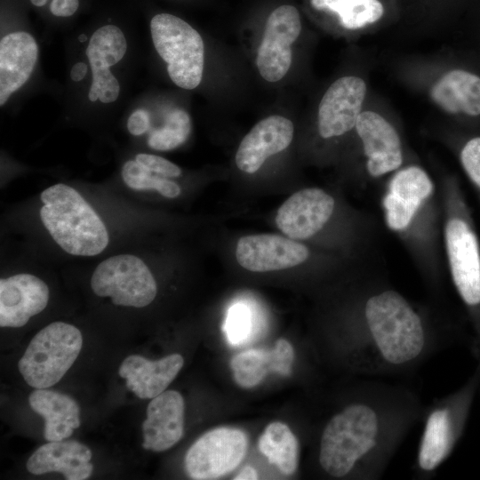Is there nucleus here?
<instances>
[{"instance_id": "nucleus-1", "label": "nucleus", "mask_w": 480, "mask_h": 480, "mask_svg": "<svg viewBox=\"0 0 480 480\" xmlns=\"http://www.w3.org/2000/svg\"><path fill=\"white\" fill-rule=\"evenodd\" d=\"M363 315L367 347L380 363L401 368L416 362L426 351V324L398 292L386 289L370 294Z\"/></svg>"}, {"instance_id": "nucleus-2", "label": "nucleus", "mask_w": 480, "mask_h": 480, "mask_svg": "<svg viewBox=\"0 0 480 480\" xmlns=\"http://www.w3.org/2000/svg\"><path fill=\"white\" fill-rule=\"evenodd\" d=\"M384 418L372 403H354L334 414L325 425L319 446V463L331 476L342 477L383 440Z\"/></svg>"}, {"instance_id": "nucleus-3", "label": "nucleus", "mask_w": 480, "mask_h": 480, "mask_svg": "<svg viewBox=\"0 0 480 480\" xmlns=\"http://www.w3.org/2000/svg\"><path fill=\"white\" fill-rule=\"evenodd\" d=\"M41 220L53 241L67 253L95 256L108 244L107 228L86 200L72 187L58 183L40 195Z\"/></svg>"}, {"instance_id": "nucleus-4", "label": "nucleus", "mask_w": 480, "mask_h": 480, "mask_svg": "<svg viewBox=\"0 0 480 480\" xmlns=\"http://www.w3.org/2000/svg\"><path fill=\"white\" fill-rule=\"evenodd\" d=\"M434 194V183L423 168L409 165L396 171L382 198L388 228L415 243L432 219Z\"/></svg>"}, {"instance_id": "nucleus-5", "label": "nucleus", "mask_w": 480, "mask_h": 480, "mask_svg": "<svg viewBox=\"0 0 480 480\" xmlns=\"http://www.w3.org/2000/svg\"><path fill=\"white\" fill-rule=\"evenodd\" d=\"M83 346L81 332L64 322H53L31 340L18 368L25 381L35 388H47L65 375Z\"/></svg>"}, {"instance_id": "nucleus-6", "label": "nucleus", "mask_w": 480, "mask_h": 480, "mask_svg": "<svg viewBox=\"0 0 480 480\" xmlns=\"http://www.w3.org/2000/svg\"><path fill=\"white\" fill-rule=\"evenodd\" d=\"M151 36L159 56L167 63L172 81L192 90L202 81L204 45L200 34L180 18L160 13L150 22Z\"/></svg>"}, {"instance_id": "nucleus-7", "label": "nucleus", "mask_w": 480, "mask_h": 480, "mask_svg": "<svg viewBox=\"0 0 480 480\" xmlns=\"http://www.w3.org/2000/svg\"><path fill=\"white\" fill-rule=\"evenodd\" d=\"M92 292L116 306L144 308L157 293L156 282L145 262L133 254H117L101 261L91 277Z\"/></svg>"}, {"instance_id": "nucleus-8", "label": "nucleus", "mask_w": 480, "mask_h": 480, "mask_svg": "<svg viewBox=\"0 0 480 480\" xmlns=\"http://www.w3.org/2000/svg\"><path fill=\"white\" fill-rule=\"evenodd\" d=\"M247 436L237 428L220 427L201 436L188 448L185 469L195 480L218 479L233 471L244 460Z\"/></svg>"}, {"instance_id": "nucleus-9", "label": "nucleus", "mask_w": 480, "mask_h": 480, "mask_svg": "<svg viewBox=\"0 0 480 480\" xmlns=\"http://www.w3.org/2000/svg\"><path fill=\"white\" fill-rule=\"evenodd\" d=\"M444 244L453 284L469 306L480 304V251L477 238L466 220L449 215L444 224Z\"/></svg>"}, {"instance_id": "nucleus-10", "label": "nucleus", "mask_w": 480, "mask_h": 480, "mask_svg": "<svg viewBox=\"0 0 480 480\" xmlns=\"http://www.w3.org/2000/svg\"><path fill=\"white\" fill-rule=\"evenodd\" d=\"M300 31V17L294 6L284 4L269 14L257 54V67L266 81L277 82L287 74L292 64L291 45Z\"/></svg>"}, {"instance_id": "nucleus-11", "label": "nucleus", "mask_w": 480, "mask_h": 480, "mask_svg": "<svg viewBox=\"0 0 480 480\" xmlns=\"http://www.w3.org/2000/svg\"><path fill=\"white\" fill-rule=\"evenodd\" d=\"M335 200L325 190L308 188L288 197L278 208L277 228L294 240L308 239L323 230L333 215Z\"/></svg>"}, {"instance_id": "nucleus-12", "label": "nucleus", "mask_w": 480, "mask_h": 480, "mask_svg": "<svg viewBox=\"0 0 480 480\" xmlns=\"http://www.w3.org/2000/svg\"><path fill=\"white\" fill-rule=\"evenodd\" d=\"M366 91L365 82L355 76H342L330 85L317 112V128L322 138L340 137L355 128Z\"/></svg>"}, {"instance_id": "nucleus-13", "label": "nucleus", "mask_w": 480, "mask_h": 480, "mask_svg": "<svg viewBox=\"0 0 480 480\" xmlns=\"http://www.w3.org/2000/svg\"><path fill=\"white\" fill-rule=\"evenodd\" d=\"M355 129L362 141L365 169L371 177L380 178L400 169L404 161L401 139L384 116L372 110L362 111Z\"/></svg>"}, {"instance_id": "nucleus-14", "label": "nucleus", "mask_w": 480, "mask_h": 480, "mask_svg": "<svg viewBox=\"0 0 480 480\" xmlns=\"http://www.w3.org/2000/svg\"><path fill=\"white\" fill-rule=\"evenodd\" d=\"M309 254V250L303 244L273 234L242 236L236 248V258L239 265L252 272L296 267L304 263Z\"/></svg>"}, {"instance_id": "nucleus-15", "label": "nucleus", "mask_w": 480, "mask_h": 480, "mask_svg": "<svg viewBox=\"0 0 480 480\" xmlns=\"http://www.w3.org/2000/svg\"><path fill=\"white\" fill-rule=\"evenodd\" d=\"M126 49L125 37L115 25L103 26L92 34L86 48L92 72L88 94L91 101L99 99L103 103H110L118 98L120 85L108 68L122 60Z\"/></svg>"}, {"instance_id": "nucleus-16", "label": "nucleus", "mask_w": 480, "mask_h": 480, "mask_svg": "<svg viewBox=\"0 0 480 480\" xmlns=\"http://www.w3.org/2000/svg\"><path fill=\"white\" fill-rule=\"evenodd\" d=\"M49 300V288L31 274H17L0 280V326L21 327L41 313Z\"/></svg>"}, {"instance_id": "nucleus-17", "label": "nucleus", "mask_w": 480, "mask_h": 480, "mask_svg": "<svg viewBox=\"0 0 480 480\" xmlns=\"http://www.w3.org/2000/svg\"><path fill=\"white\" fill-rule=\"evenodd\" d=\"M294 126L282 116H270L257 123L244 137L236 154L239 170L256 172L271 156L284 150L292 142Z\"/></svg>"}, {"instance_id": "nucleus-18", "label": "nucleus", "mask_w": 480, "mask_h": 480, "mask_svg": "<svg viewBox=\"0 0 480 480\" xmlns=\"http://www.w3.org/2000/svg\"><path fill=\"white\" fill-rule=\"evenodd\" d=\"M146 450L164 452L174 446L183 436L184 399L175 390L164 391L152 398L142 424Z\"/></svg>"}, {"instance_id": "nucleus-19", "label": "nucleus", "mask_w": 480, "mask_h": 480, "mask_svg": "<svg viewBox=\"0 0 480 480\" xmlns=\"http://www.w3.org/2000/svg\"><path fill=\"white\" fill-rule=\"evenodd\" d=\"M184 364L180 354L158 360L132 355L121 364L118 373L126 380V387L141 399H152L167 388Z\"/></svg>"}, {"instance_id": "nucleus-20", "label": "nucleus", "mask_w": 480, "mask_h": 480, "mask_svg": "<svg viewBox=\"0 0 480 480\" xmlns=\"http://www.w3.org/2000/svg\"><path fill=\"white\" fill-rule=\"evenodd\" d=\"M91 459L89 447L77 441H52L36 450L26 467L34 475L59 472L67 480H84L93 470Z\"/></svg>"}, {"instance_id": "nucleus-21", "label": "nucleus", "mask_w": 480, "mask_h": 480, "mask_svg": "<svg viewBox=\"0 0 480 480\" xmlns=\"http://www.w3.org/2000/svg\"><path fill=\"white\" fill-rule=\"evenodd\" d=\"M38 56L34 37L23 31L6 35L0 42V105L29 78Z\"/></svg>"}, {"instance_id": "nucleus-22", "label": "nucleus", "mask_w": 480, "mask_h": 480, "mask_svg": "<svg viewBox=\"0 0 480 480\" xmlns=\"http://www.w3.org/2000/svg\"><path fill=\"white\" fill-rule=\"evenodd\" d=\"M293 360V347L287 340L279 339L271 350L250 349L236 355L230 367L236 384L252 388L270 372L290 375Z\"/></svg>"}, {"instance_id": "nucleus-23", "label": "nucleus", "mask_w": 480, "mask_h": 480, "mask_svg": "<svg viewBox=\"0 0 480 480\" xmlns=\"http://www.w3.org/2000/svg\"><path fill=\"white\" fill-rule=\"evenodd\" d=\"M32 410L44 419V438L61 441L80 426V408L69 396L46 388H36L29 396Z\"/></svg>"}, {"instance_id": "nucleus-24", "label": "nucleus", "mask_w": 480, "mask_h": 480, "mask_svg": "<svg viewBox=\"0 0 480 480\" xmlns=\"http://www.w3.org/2000/svg\"><path fill=\"white\" fill-rule=\"evenodd\" d=\"M433 101L448 114L480 115V77L462 69L444 74L431 88Z\"/></svg>"}, {"instance_id": "nucleus-25", "label": "nucleus", "mask_w": 480, "mask_h": 480, "mask_svg": "<svg viewBox=\"0 0 480 480\" xmlns=\"http://www.w3.org/2000/svg\"><path fill=\"white\" fill-rule=\"evenodd\" d=\"M454 440L453 421L447 406L436 407L428 416L417 462L423 471L435 470L448 456Z\"/></svg>"}, {"instance_id": "nucleus-26", "label": "nucleus", "mask_w": 480, "mask_h": 480, "mask_svg": "<svg viewBox=\"0 0 480 480\" xmlns=\"http://www.w3.org/2000/svg\"><path fill=\"white\" fill-rule=\"evenodd\" d=\"M260 452L270 464L284 475H292L298 468V440L290 428L280 421L269 423L258 442Z\"/></svg>"}, {"instance_id": "nucleus-27", "label": "nucleus", "mask_w": 480, "mask_h": 480, "mask_svg": "<svg viewBox=\"0 0 480 480\" xmlns=\"http://www.w3.org/2000/svg\"><path fill=\"white\" fill-rule=\"evenodd\" d=\"M318 11L337 14L340 25L350 30L377 22L384 13L379 0H311Z\"/></svg>"}, {"instance_id": "nucleus-28", "label": "nucleus", "mask_w": 480, "mask_h": 480, "mask_svg": "<svg viewBox=\"0 0 480 480\" xmlns=\"http://www.w3.org/2000/svg\"><path fill=\"white\" fill-rule=\"evenodd\" d=\"M122 179L127 187L134 190H156L168 198H175L180 194V188L176 182L153 173L136 160L124 163Z\"/></svg>"}, {"instance_id": "nucleus-29", "label": "nucleus", "mask_w": 480, "mask_h": 480, "mask_svg": "<svg viewBox=\"0 0 480 480\" xmlns=\"http://www.w3.org/2000/svg\"><path fill=\"white\" fill-rule=\"evenodd\" d=\"M190 131L188 114L182 109H174L167 115L164 124L149 134L148 145L155 150H172L187 140Z\"/></svg>"}, {"instance_id": "nucleus-30", "label": "nucleus", "mask_w": 480, "mask_h": 480, "mask_svg": "<svg viewBox=\"0 0 480 480\" xmlns=\"http://www.w3.org/2000/svg\"><path fill=\"white\" fill-rule=\"evenodd\" d=\"M252 316L244 304L231 307L225 323V332L231 344L244 343L252 331Z\"/></svg>"}, {"instance_id": "nucleus-31", "label": "nucleus", "mask_w": 480, "mask_h": 480, "mask_svg": "<svg viewBox=\"0 0 480 480\" xmlns=\"http://www.w3.org/2000/svg\"><path fill=\"white\" fill-rule=\"evenodd\" d=\"M460 162L469 179L480 189V137L465 144L460 152Z\"/></svg>"}, {"instance_id": "nucleus-32", "label": "nucleus", "mask_w": 480, "mask_h": 480, "mask_svg": "<svg viewBox=\"0 0 480 480\" xmlns=\"http://www.w3.org/2000/svg\"><path fill=\"white\" fill-rule=\"evenodd\" d=\"M135 160L162 177L174 178L181 174V169L178 165L159 156L140 153L136 156Z\"/></svg>"}, {"instance_id": "nucleus-33", "label": "nucleus", "mask_w": 480, "mask_h": 480, "mask_svg": "<svg viewBox=\"0 0 480 480\" xmlns=\"http://www.w3.org/2000/svg\"><path fill=\"white\" fill-rule=\"evenodd\" d=\"M150 127L148 113L143 109L135 110L127 121V128L131 134L139 136Z\"/></svg>"}, {"instance_id": "nucleus-34", "label": "nucleus", "mask_w": 480, "mask_h": 480, "mask_svg": "<svg viewBox=\"0 0 480 480\" xmlns=\"http://www.w3.org/2000/svg\"><path fill=\"white\" fill-rule=\"evenodd\" d=\"M78 6V0H52L50 10L55 16L68 17L76 12Z\"/></svg>"}, {"instance_id": "nucleus-35", "label": "nucleus", "mask_w": 480, "mask_h": 480, "mask_svg": "<svg viewBox=\"0 0 480 480\" xmlns=\"http://www.w3.org/2000/svg\"><path fill=\"white\" fill-rule=\"evenodd\" d=\"M87 68V65L84 62L76 63L70 71L71 79L76 82L81 81L85 76Z\"/></svg>"}, {"instance_id": "nucleus-36", "label": "nucleus", "mask_w": 480, "mask_h": 480, "mask_svg": "<svg viewBox=\"0 0 480 480\" xmlns=\"http://www.w3.org/2000/svg\"><path fill=\"white\" fill-rule=\"evenodd\" d=\"M233 479L255 480L258 479V473L252 467L246 466Z\"/></svg>"}, {"instance_id": "nucleus-37", "label": "nucleus", "mask_w": 480, "mask_h": 480, "mask_svg": "<svg viewBox=\"0 0 480 480\" xmlns=\"http://www.w3.org/2000/svg\"><path fill=\"white\" fill-rule=\"evenodd\" d=\"M32 4L36 6H43L46 4L47 0H30Z\"/></svg>"}, {"instance_id": "nucleus-38", "label": "nucleus", "mask_w": 480, "mask_h": 480, "mask_svg": "<svg viewBox=\"0 0 480 480\" xmlns=\"http://www.w3.org/2000/svg\"><path fill=\"white\" fill-rule=\"evenodd\" d=\"M78 40L80 42H85L87 40V36L84 34H82L78 36Z\"/></svg>"}]
</instances>
